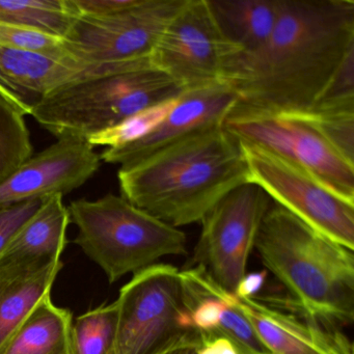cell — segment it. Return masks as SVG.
<instances>
[{
  "label": "cell",
  "instance_id": "16",
  "mask_svg": "<svg viewBox=\"0 0 354 354\" xmlns=\"http://www.w3.org/2000/svg\"><path fill=\"white\" fill-rule=\"evenodd\" d=\"M70 223L63 196L45 198L0 254V268L61 260Z\"/></svg>",
  "mask_w": 354,
  "mask_h": 354
},
{
  "label": "cell",
  "instance_id": "26",
  "mask_svg": "<svg viewBox=\"0 0 354 354\" xmlns=\"http://www.w3.org/2000/svg\"><path fill=\"white\" fill-rule=\"evenodd\" d=\"M0 46L76 61L66 48L63 39L15 24L0 22Z\"/></svg>",
  "mask_w": 354,
  "mask_h": 354
},
{
  "label": "cell",
  "instance_id": "11",
  "mask_svg": "<svg viewBox=\"0 0 354 354\" xmlns=\"http://www.w3.org/2000/svg\"><path fill=\"white\" fill-rule=\"evenodd\" d=\"M223 127L238 140L258 145L298 165L342 198L354 202V165L302 120L236 105Z\"/></svg>",
  "mask_w": 354,
  "mask_h": 354
},
{
  "label": "cell",
  "instance_id": "21",
  "mask_svg": "<svg viewBox=\"0 0 354 354\" xmlns=\"http://www.w3.org/2000/svg\"><path fill=\"white\" fill-rule=\"evenodd\" d=\"M181 272L201 289L215 294L223 299L217 335H223L233 342L240 354H272L262 343L246 317L227 298V290L215 283L201 267H186Z\"/></svg>",
  "mask_w": 354,
  "mask_h": 354
},
{
  "label": "cell",
  "instance_id": "23",
  "mask_svg": "<svg viewBox=\"0 0 354 354\" xmlns=\"http://www.w3.org/2000/svg\"><path fill=\"white\" fill-rule=\"evenodd\" d=\"M117 323V301L78 316L72 325L71 354H111Z\"/></svg>",
  "mask_w": 354,
  "mask_h": 354
},
{
  "label": "cell",
  "instance_id": "7",
  "mask_svg": "<svg viewBox=\"0 0 354 354\" xmlns=\"http://www.w3.org/2000/svg\"><path fill=\"white\" fill-rule=\"evenodd\" d=\"M239 142L248 182L308 227L354 250V202L342 198L287 159L252 142Z\"/></svg>",
  "mask_w": 354,
  "mask_h": 354
},
{
  "label": "cell",
  "instance_id": "15",
  "mask_svg": "<svg viewBox=\"0 0 354 354\" xmlns=\"http://www.w3.org/2000/svg\"><path fill=\"white\" fill-rule=\"evenodd\" d=\"M237 102V95L227 82L183 91L154 130L125 146L105 149L101 160L129 165L194 132L223 125Z\"/></svg>",
  "mask_w": 354,
  "mask_h": 354
},
{
  "label": "cell",
  "instance_id": "31",
  "mask_svg": "<svg viewBox=\"0 0 354 354\" xmlns=\"http://www.w3.org/2000/svg\"><path fill=\"white\" fill-rule=\"evenodd\" d=\"M267 277L268 271L266 269L256 272H246L233 293L240 299H252L258 296L264 287Z\"/></svg>",
  "mask_w": 354,
  "mask_h": 354
},
{
  "label": "cell",
  "instance_id": "8",
  "mask_svg": "<svg viewBox=\"0 0 354 354\" xmlns=\"http://www.w3.org/2000/svg\"><path fill=\"white\" fill-rule=\"evenodd\" d=\"M115 344L111 354H153L190 331L180 269L156 263L134 273L120 290Z\"/></svg>",
  "mask_w": 354,
  "mask_h": 354
},
{
  "label": "cell",
  "instance_id": "24",
  "mask_svg": "<svg viewBox=\"0 0 354 354\" xmlns=\"http://www.w3.org/2000/svg\"><path fill=\"white\" fill-rule=\"evenodd\" d=\"M297 118L312 126L320 136L354 165V105L320 106Z\"/></svg>",
  "mask_w": 354,
  "mask_h": 354
},
{
  "label": "cell",
  "instance_id": "18",
  "mask_svg": "<svg viewBox=\"0 0 354 354\" xmlns=\"http://www.w3.org/2000/svg\"><path fill=\"white\" fill-rule=\"evenodd\" d=\"M219 28L244 55L262 47L272 34L281 0H209Z\"/></svg>",
  "mask_w": 354,
  "mask_h": 354
},
{
  "label": "cell",
  "instance_id": "22",
  "mask_svg": "<svg viewBox=\"0 0 354 354\" xmlns=\"http://www.w3.org/2000/svg\"><path fill=\"white\" fill-rule=\"evenodd\" d=\"M32 155L26 115L0 95V185Z\"/></svg>",
  "mask_w": 354,
  "mask_h": 354
},
{
  "label": "cell",
  "instance_id": "1",
  "mask_svg": "<svg viewBox=\"0 0 354 354\" xmlns=\"http://www.w3.org/2000/svg\"><path fill=\"white\" fill-rule=\"evenodd\" d=\"M354 53V0H281L272 34L237 59L227 84L237 106L299 115L324 96Z\"/></svg>",
  "mask_w": 354,
  "mask_h": 354
},
{
  "label": "cell",
  "instance_id": "25",
  "mask_svg": "<svg viewBox=\"0 0 354 354\" xmlns=\"http://www.w3.org/2000/svg\"><path fill=\"white\" fill-rule=\"evenodd\" d=\"M178 97L148 107L124 120L115 127L91 136L88 138V142L93 147L117 148L140 140L163 121L176 104Z\"/></svg>",
  "mask_w": 354,
  "mask_h": 354
},
{
  "label": "cell",
  "instance_id": "20",
  "mask_svg": "<svg viewBox=\"0 0 354 354\" xmlns=\"http://www.w3.org/2000/svg\"><path fill=\"white\" fill-rule=\"evenodd\" d=\"M75 13L69 0H0V22L64 39Z\"/></svg>",
  "mask_w": 354,
  "mask_h": 354
},
{
  "label": "cell",
  "instance_id": "3",
  "mask_svg": "<svg viewBox=\"0 0 354 354\" xmlns=\"http://www.w3.org/2000/svg\"><path fill=\"white\" fill-rule=\"evenodd\" d=\"M254 250L267 271L287 289L289 306L343 329L354 321V250L270 205Z\"/></svg>",
  "mask_w": 354,
  "mask_h": 354
},
{
  "label": "cell",
  "instance_id": "4",
  "mask_svg": "<svg viewBox=\"0 0 354 354\" xmlns=\"http://www.w3.org/2000/svg\"><path fill=\"white\" fill-rule=\"evenodd\" d=\"M77 227L74 243L113 283L171 256L187 254V237L122 196L73 201L67 207Z\"/></svg>",
  "mask_w": 354,
  "mask_h": 354
},
{
  "label": "cell",
  "instance_id": "6",
  "mask_svg": "<svg viewBox=\"0 0 354 354\" xmlns=\"http://www.w3.org/2000/svg\"><path fill=\"white\" fill-rule=\"evenodd\" d=\"M242 53L219 28L209 0H184L159 38L151 63L186 91L227 82Z\"/></svg>",
  "mask_w": 354,
  "mask_h": 354
},
{
  "label": "cell",
  "instance_id": "19",
  "mask_svg": "<svg viewBox=\"0 0 354 354\" xmlns=\"http://www.w3.org/2000/svg\"><path fill=\"white\" fill-rule=\"evenodd\" d=\"M72 313L43 298L16 331L3 354H71Z\"/></svg>",
  "mask_w": 354,
  "mask_h": 354
},
{
  "label": "cell",
  "instance_id": "10",
  "mask_svg": "<svg viewBox=\"0 0 354 354\" xmlns=\"http://www.w3.org/2000/svg\"><path fill=\"white\" fill-rule=\"evenodd\" d=\"M271 200L256 184H243L217 203L201 225L188 267H201L233 293L245 275L261 223Z\"/></svg>",
  "mask_w": 354,
  "mask_h": 354
},
{
  "label": "cell",
  "instance_id": "30",
  "mask_svg": "<svg viewBox=\"0 0 354 354\" xmlns=\"http://www.w3.org/2000/svg\"><path fill=\"white\" fill-rule=\"evenodd\" d=\"M200 345L196 354H240L233 342L217 333H198Z\"/></svg>",
  "mask_w": 354,
  "mask_h": 354
},
{
  "label": "cell",
  "instance_id": "17",
  "mask_svg": "<svg viewBox=\"0 0 354 354\" xmlns=\"http://www.w3.org/2000/svg\"><path fill=\"white\" fill-rule=\"evenodd\" d=\"M62 260L0 268V354L35 306L50 295Z\"/></svg>",
  "mask_w": 354,
  "mask_h": 354
},
{
  "label": "cell",
  "instance_id": "27",
  "mask_svg": "<svg viewBox=\"0 0 354 354\" xmlns=\"http://www.w3.org/2000/svg\"><path fill=\"white\" fill-rule=\"evenodd\" d=\"M45 198H37L11 206H0V254L20 227L42 206Z\"/></svg>",
  "mask_w": 354,
  "mask_h": 354
},
{
  "label": "cell",
  "instance_id": "9",
  "mask_svg": "<svg viewBox=\"0 0 354 354\" xmlns=\"http://www.w3.org/2000/svg\"><path fill=\"white\" fill-rule=\"evenodd\" d=\"M183 3L184 0H144L134 9L106 17L75 15L64 43L82 63L154 69L153 51Z\"/></svg>",
  "mask_w": 354,
  "mask_h": 354
},
{
  "label": "cell",
  "instance_id": "5",
  "mask_svg": "<svg viewBox=\"0 0 354 354\" xmlns=\"http://www.w3.org/2000/svg\"><path fill=\"white\" fill-rule=\"evenodd\" d=\"M182 92L171 78L155 69L109 74L57 88L30 117L57 138L88 140Z\"/></svg>",
  "mask_w": 354,
  "mask_h": 354
},
{
  "label": "cell",
  "instance_id": "28",
  "mask_svg": "<svg viewBox=\"0 0 354 354\" xmlns=\"http://www.w3.org/2000/svg\"><path fill=\"white\" fill-rule=\"evenodd\" d=\"M144 0H69L76 15L106 17L138 7Z\"/></svg>",
  "mask_w": 354,
  "mask_h": 354
},
{
  "label": "cell",
  "instance_id": "2",
  "mask_svg": "<svg viewBox=\"0 0 354 354\" xmlns=\"http://www.w3.org/2000/svg\"><path fill=\"white\" fill-rule=\"evenodd\" d=\"M121 196L159 221L201 223L225 196L248 183L239 140L223 125L171 142L118 171Z\"/></svg>",
  "mask_w": 354,
  "mask_h": 354
},
{
  "label": "cell",
  "instance_id": "14",
  "mask_svg": "<svg viewBox=\"0 0 354 354\" xmlns=\"http://www.w3.org/2000/svg\"><path fill=\"white\" fill-rule=\"evenodd\" d=\"M132 70L111 64H86L0 46V95L24 115H32L53 91L71 82Z\"/></svg>",
  "mask_w": 354,
  "mask_h": 354
},
{
  "label": "cell",
  "instance_id": "12",
  "mask_svg": "<svg viewBox=\"0 0 354 354\" xmlns=\"http://www.w3.org/2000/svg\"><path fill=\"white\" fill-rule=\"evenodd\" d=\"M88 140L65 136L32 155L0 185V206H11L82 187L101 165Z\"/></svg>",
  "mask_w": 354,
  "mask_h": 354
},
{
  "label": "cell",
  "instance_id": "29",
  "mask_svg": "<svg viewBox=\"0 0 354 354\" xmlns=\"http://www.w3.org/2000/svg\"><path fill=\"white\" fill-rule=\"evenodd\" d=\"M198 345V333L194 330L186 331L167 342L153 354H196Z\"/></svg>",
  "mask_w": 354,
  "mask_h": 354
},
{
  "label": "cell",
  "instance_id": "13",
  "mask_svg": "<svg viewBox=\"0 0 354 354\" xmlns=\"http://www.w3.org/2000/svg\"><path fill=\"white\" fill-rule=\"evenodd\" d=\"M227 298L252 325L272 354H354L351 339L342 329L323 324L308 315L275 300Z\"/></svg>",
  "mask_w": 354,
  "mask_h": 354
}]
</instances>
